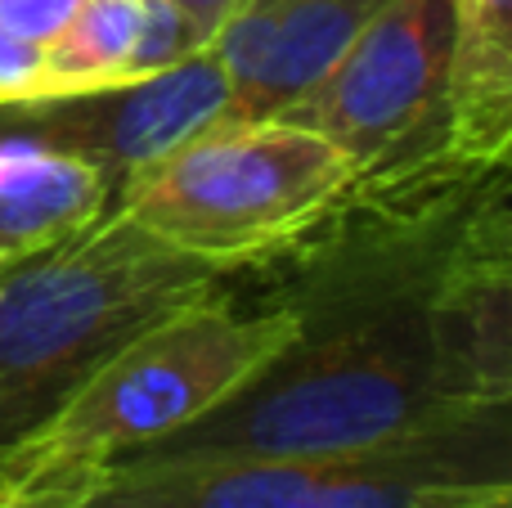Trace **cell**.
I'll return each mask as SVG.
<instances>
[{
  "label": "cell",
  "instance_id": "cell-1",
  "mask_svg": "<svg viewBox=\"0 0 512 508\" xmlns=\"http://www.w3.org/2000/svg\"><path fill=\"white\" fill-rule=\"evenodd\" d=\"M297 333L279 302L230 293V275L162 311L27 437L0 450L5 491L81 500L113 464L230 401Z\"/></svg>",
  "mask_w": 512,
  "mask_h": 508
},
{
  "label": "cell",
  "instance_id": "cell-2",
  "mask_svg": "<svg viewBox=\"0 0 512 508\" xmlns=\"http://www.w3.org/2000/svg\"><path fill=\"white\" fill-rule=\"evenodd\" d=\"M225 270L158 243L117 207L0 270V450L27 437L126 338L221 284Z\"/></svg>",
  "mask_w": 512,
  "mask_h": 508
},
{
  "label": "cell",
  "instance_id": "cell-3",
  "mask_svg": "<svg viewBox=\"0 0 512 508\" xmlns=\"http://www.w3.org/2000/svg\"><path fill=\"white\" fill-rule=\"evenodd\" d=\"M77 508H512L508 405L351 455L113 464Z\"/></svg>",
  "mask_w": 512,
  "mask_h": 508
},
{
  "label": "cell",
  "instance_id": "cell-4",
  "mask_svg": "<svg viewBox=\"0 0 512 508\" xmlns=\"http://www.w3.org/2000/svg\"><path fill=\"white\" fill-rule=\"evenodd\" d=\"M355 180V162L288 117H221L135 171L117 212L158 243L239 275L306 234Z\"/></svg>",
  "mask_w": 512,
  "mask_h": 508
},
{
  "label": "cell",
  "instance_id": "cell-5",
  "mask_svg": "<svg viewBox=\"0 0 512 508\" xmlns=\"http://www.w3.org/2000/svg\"><path fill=\"white\" fill-rule=\"evenodd\" d=\"M450 0H387L279 117L333 140L355 176L445 153Z\"/></svg>",
  "mask_w": 512,
  "mask_h": 508
},
{
  "label": "cell",
  "instance_id": "cell-6",
  "mask_svg": "<svg viewBox=\"0 0 512 508\" xmlns=\"http://www.w3.org/2000/svg\"><path fill=\"white\" fill-rule=\"evenodd\" d=\"M221 117H230V77L221 68V54L203 45L153 77L5 104L0 135H27L90 162L104 176L108 194H117L135 171L153 167Z\"/></svg>",
  "mask_w": 512,
  "mask_h": 508
},
{
  "label": "cell",
  "instance_id": "cell-7",
  "mask_svg": "<svg viewBox=\"0 0 512 508\" xmlns=\"http://www.w3.org/2000/svg\"><path fill=\"white\" fill-rule=\"evenodd\" d=\"M387 0H239L212 50L230 77V117H279L360 36Z\"/></svg>",
  "mask_w": 512,
  "mask_h": 508
},
{
  "label": "cell",
  "instance_id": "cell-8",
  "mask_svg": "<svg viewBox=\"0 0 512 508\" xmlns=\"http://www.w3.org/2000/svg\"><path fill=\"white\" fill-rule=\"evenodd\" d=\"M512 149V0H450L445 153L508 167Z\"/></svg>",
  "mask_w": 512,
  "mask_h": 508
},
{
  "label": "cell",
  "instance_id": "cell-9",
  "mask_svg": "<svg viewBox=\"0 0 512 508\" xmlns=\"http://www.w3.org/2000/svg\"><path fill=\"white\" fill-rule=\"evenodd\" d=\"M108 203L113 194L90 162L27 135H0V266L81 234Z\"/></svg>",
  "mask_w": 512,
  "mask_h": 508
},
{
  "label": "cell",
  "instance_id": "cell-10",
  "mask_svg": "<svg viewBox=\"0 0 512 508\" xmlns=\"http://www.w3.org/2000/svg\"><path fill=\"white\" fill-rule=\"evenodd\" d=\"M135 36H140V0H81L68 27L45 45V81L36 99L131 81Z\"/></svg>",
  "mask_w": 512,
  "mask_h": 508
},
{
  "label": "cell",
  "instance_id": "cell-11",
  "mask_svg": "<svg viewBox=\"0 0 512 508\" xmlns=\"http://www.w3.org/2000/svg\"><path fill=\"white\" fill-rule=\"evenodd\" d=\"M194 50H203V45L194 41V32L185 27V18H180L167 0H140V36H135L131 81L153 77V72L189 59Z\"/></svg>",
  "mask_w": 512,
  "mask_h": 508
},
{
  "label": "cell",
  "instance_id": "cell-12",
  "mask_svg": "<svg viewBox=\"0 0 512 508\" xmlns=\"http://www.w3.org/2000/svg\"><path fill=\"white\" fill-rule=\"evenodd\" d=\"M81 0H0V32L27 45H50Z\"/></svg>",
  "mask_w": 512,
  "mask_h": 508
},
{
  "label": "cell",
  "instance_id": "cell-13",
  "mask_svg": "<svg viewBox=\"0 0 512 508\" xmlns=\"http://www.w3.org/2000/svg\"><path fill=\"white\" fill-rule=\"evenodd\" d=\"M167 5L185 18V27L194 32L198 45H212L216 32L225 27V18H230V9L239 5V0H167Z\"/></svg>",
  "mask_w": 512,
  "mask_h": 508
},
{
  "label": "cell",
  "instance_id": "cell-14",
  "mask_svg": "<svg viewBox=\"0 0 512 508\" xmlns=\"http://www.w3.org/2000/svg\"><path fill=\"white\" fill-rule=\"evenodd\" d=\"M81 500L68 495H45V491H5L0 486V508H77Z\"/></svg>",
  "mask_w": 512,
  "mask_h": 508
},
{
  "label": "cell",
  "instance_id": "cell-15",
  "mask_svg": "<svg viewBox=\"0 0 512 508\" xmlns=\"http://www.w3.org/2000/svg\"><path fill=\"white\" fill-rule=\"evenodd\" d=\"M0 108H5V90H0Z\"/></svg>",
  "mask_w": 512,
  "mask_h": 508
},
{
  "label": "cell",
  "instance_id": "cell-16",
  "mask_svg": "<svg viewBox=\"0 0 512 508\" xmlns=\"http://www.w3.org/2000/svg\"><path fill=\"white\" fill-rule=\"evenodd\" d=\"M5 266H14V261H5ZM5 266H0V270H5Z\"/></svg>",
  "mask_w": 512,
  "mask_h": 508
}]
</instances>
